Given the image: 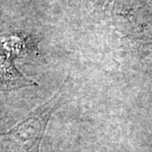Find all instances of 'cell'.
I'll list each match as a JSON object with an SVG mask.
<instances>
[{
    "mask_svg": "<svg viewBox=\"0 0 152 152\" xmlns=\"http://www.w3.org/2000/svg\"><path fill=\"white\" fill-rule=\"evenodd\" d=\"M37 86L19 71L10 55L0 50V91L9 92L23 87Z\"/></svg>",
    "mask_w": 152,
    "mask_h": 152,
    "instance_id": "7a4b0ae2",
    "label": "cell"
},
{
    "mask_svg": "<svg viewBox=\"0 0 152 152\" xmlns=\"http://www.w3.org/2000/svg\"><path fill=\"white\" fill-rule=\"evenodd\" d=\"M65 89L59 88L11 130L0 135V152H39L46 126L60 106Z\"/></svg>",
    "mask_w": 152,
    "mask_h": 152,
    "instance_id": "6da1fadb",
    "label": "cell"
}]
</instances>
